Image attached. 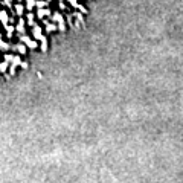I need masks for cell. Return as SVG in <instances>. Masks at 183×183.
I'll list each match as a JSON object with an SVG mask.
<instances>
[{
    "label": "cell",
    "instance_id": "cell-3",
    "mask_svg": "<svg viewBox=\"0 0 183 183\" xmlns=\"http://www.w3.org/2000/svg\"><path fill=\"white\" fill-rule=\"evenodd\" d=\"M46 16H49V17L52 16V11L49 8H37V17L40 20H43Z\"/></svg>",
    "mask_w": 183,
    "mask_h": 183
},
{
    "label": "cell",
    "instance_id": "cell-22",
    "mask_svg": "<svg viewBox=\"0 0 183 183\" xmlns=\"http://www.w3.org/2000/svg\"><path fill=\"white\" fill-rule=\"evenodd\" d=\"M2 5H5V6H8V8H12V0H3Z\"/></svg>",
    "mask_w": 183,
    "mask_h": 183
},
{
    "label": "cell",
    "instance_id": "cell-9",
    "mask_svg": "<svg viewBox=\"0 0 183 183\" xmlns=\"http://www.w3.org/2000/svg\"><path fill=\"white\" fill-rule=\"evenodd\" d=\"M32 35H34L35 40H40V37L43 35V29H41L38 25H34V26H32Z\"/></svg>",
    "mask_w": 183,
    "mask_h": 183
},
{
    "label": "cell",
    "instance_id": "cell-26",
    "mask_svg": "<svg viewBox=\"0 0 183 183\" xmlns=\"http://www.w3.org/2000/svg\"><path fill=\"white\" fill-rule=\"evenodd\" d=\"M47 2H49V3H51V2H52V0H47Z\"/></svg>",
    "mask_w": 183,
    "mask_h": 183
},
{
    "label": "cell",
    "instance_id": "cell-8",
    "mask_svg": "<svg viewBox=\"0 0 183 183\" xmlns=\"http://www.w3.org/2000/svg\"><path fill=\"white\" fill-rule=\"evenodd\" d=\"M47 47H49V44H47V38H46V35L43 34V35L40 37V49H41V52H46Z\"/></svg>",
    "mask_w": 183,
    "mask_h": 183
},
{
    "label": "cell",
    "instance_id": "cell-1",
    "mask_svg": "<svg viewBox=\"0 0 183 183\" xmlns=\"http://www.w3.org/2000/svg\"><path fill=\"white\" fill-rule=\"evenodd\" d=\"M20 41L23 44H26V47H29V49H37L38 47V43L35 40H32L29 35H26V34H20Z\"/></svg>",
    "mask_w": 183,
    "mask_h": 183
},
{
    "label": "cell",
    "instance_id": "cell-27",
    "mask_svg": "<svg viewBox=\"0 0 183 183\" xmlns=\"http://www.w3.org/2000/svg\"><path fill=\"white\" fill-rule=\"evenodd\" d=\"M17 2H23V0H17Z\"/></svg>",
    "mask_w": 183,
    "mask_h": 183
},
{
    "label": "cell",
    "instance_id": "cell-13",
    "mask_svg": "<svg viewBox=\"0 0 183 183\" xmlns=\"http://www.w3.org/2000/svg\"><path fill=\"white\" fill-rule=\"evenodd\" d=\"M51 18H52V21H54V23H58L60 20H63L64 17H63V14H61L60 11H55V12H52Z\"/></svg>",
    "mask_w": 183,
    "mask_h": 183
},
{
    "label": "cell",
    "instance_id": "cell-2",
    "mask_svg": "<svg viewBox=\"0 0 183 183\" xmlns=\"http://www.w3.org/2000/svg\"><path fill=\"white\" fill-rule=\"evenodd\" d=\"M20 63H21L20 55H14V56H12V61L9 63V75H11V76L16 75V69L20 66Z\"/></svg>",
    "mask_w": 183,
    "mask_h": 183
},
{
    "label": "cell",
    "instance_id": "cell-16",
    "mask_svg": "<svg viewBox=\"0 0 183 183\" xmlns=\"http://www.w3.org/2000/svg\"><path fill=\"white\" fill-rule=\"evenodd\" d=\"M8 69H9V63L3 60V61L0 63V73H6V70H8Z\"/></svg>",
    "mask_w": 183,
    "mask_h": 183
},
{
    "label": "cell",
    "instance_id": "cell-18",
    "mask_svg": "<svg viewBox=\"0 0 183 183\" xmlns=\"http://www.w3.org/2000/svg\"><path fill=\"white\" fill-rule=\"evenodd\" d=\"M49 5V2L47 0H35V6L37 8H46Z\"/></svg>",
    "mask_w": 183,
    "mask_h": 183
},
{
    "label": "cell",
    "instance_id": "cell-10",
    "mask_svg": "<svg viewBox=\"0 0 183 183\" xmlns=\"http://www.w3.org/2000/svg\"><path fill=\"white\" fill-rule=\"evenodd\" d=\"M14 14H17L18 17H21V16L25 14V6H23L21 3H16V6H14Z\"/></svg>",
    "mask_w": 183,
    "mask_h": 183
},
{
    "label": "cell",
    "instance_id": "cell-4",
    "mask_svg": "<svg viewBox=\"0 0 183 183\" xmlns=\"http://www.w3.org/2000/svg\"><path fill=\"white\" fill-rule=\"evenodd\" d=\"M43 23H44V28H46V32H47V34H52L55 31H58L56 23H54V21H47V20L43 18Z\"/></svg>",
    "mask_w": 183,
    "mask_h": 183
},
{
    "label": "cell",
    "instance_id": "cell-5",
    "mask_svg": "<svg viewBox=\"0 0 183 183\" xmlns=\"http://www.w3.org/2000/svg\"><path fill=\"white\" fill-rule=\"evenodd\" d=\"M11 47H12V51L18 52L20 55H25L26 52H28V47H26V44H23L21 41H20V43H17V44H14V46H11Z\"/></svg>",
    "mask_w": 183,
    "mask_h": 183
},
{
    "label": "cell",
    "instance_id": "cell-11",
    "mask_svg": "<svg viewBox=\"0 0 183 183\" xmlns=\"http://www.w3.org/2000/svg\"><path fill=\"white\" fill-rule=\"evenodd\" d=\"M26 23H28V26H34V25H35V14H32L31 11H28V16H26Z\"/></svg>",
    "mask_w": 183,
    "mask_h": 183
},
{
    "label": "cell",
    "instance_id": "cell-24",
    "mask_svg": "<svg viewBox=\"0 0 183 183\" xmlns=\"http://www.w3.org/2000/svg\"><path fill=\"white\" fill-rule=\"evenodd\" d=\"M20 67H21V69H28V63H26V61H21V63H20Z\"/></svg>",
    "mask_w": 183,
    "mask_h": 183
},
{
    "label": "cell",
    "instance_id": "cell-7",
    "mask_svg": "<svg viewBox=\"0 0 183 183\" xmlns=\"http://www.w3.org/2000/svg\"><path fill=\"white\" fill-rule=\"evenodd\" d=\"M0 23L3 25V28L9 23V16H8V12H6L5 9H2V11H0Z\"/></svg>",
    "mask_w": 183,
    "mask_h": 183
},
{
    "label": "cell",
    "instance_id": "cell-29",
    "mask_svg": "<svg viewBox=\"0 0 183 183\" xmlns=\"http://www.w3.org/2000/svg\"><path fill=\"white\" fill-rule=\"evenodd\" d=\"M0 37H2V34H0Z\"/></svg>",
    "mask_w": 183,
    "mask_h": 183
},
{
    "label": "cell",
    "instance_id": "cell-15",
    "mask_svg": "<svg viewBox=\"0 0 183 183\" xmlns=\"http://www.w3.org/2000/svg\"><path fill=\"white\" fill-rule=\"evenodd\" d=\"M9 49H11V44H9V43H6V41H3V40H2V37H0V51L6 52V51H9Z\"/></svg>",
    "mask_w": 183,
    "mask_h": 183
},
{
    "label": "cell",
    "instance_id": "cell-21",
    "mask_svg": "<svg viewBox=\"0 0 183 183\" xmlns=\"http://www.w3.org/2000/svg\"><path fill=\"white\" fill-rule=\"evenodd\" d=\"M12 56H14V55H11V54H5L3 60H5V61H8V63H11V61H12Z\"/></svg>",
    "mask_w": 183,
    "mask_h": 183
},
{
    "label": "cell",
    "instance_id": "cell-17",
    "mask_svg": "<svg viewBox=\"0 0 183 183\" xmlns=\"http://www.w3.org/2000/svg\"><path fill=\"white\" fill-rule=\"evenodd\" d=\"M56 28H58V31H61V32H66V21H64V18L63 20H60L58 23H56Z\"/></svg>",
    "mask_w": 183,
    "mask_h": 183
},
{
    "label": "cell",
    "instance_id": "cell-28",
    "mask_svg": "<svg viewBox=\"0 0 183 183\" xmlns=\"http://www.w3.org/2000/svg\"><path fill=\"white\" fill-rule=\"evenodd\" d=\"M58 2H61V0H58Z\"/></svg>",
    "mask_w": 183,
    "mask_h": 183
},
{
    "label": "cell",
    "instance_id": "cell-19",
    "mask_svg": "<svg viewBox=\"0 0 183 183\" xmlns=\"http://www.w3.org/2000/svg\"><path fill=\"white\" fill-rule=\"evenodd\" d=\"M72 17H75L78 21H79V23H84V14H83V12H79V11H78V12H75V14H72Z\"/></svg>",
    "mask_w": 183,
    "mask_h": 183
},
{
    "label": "cell",
    "instance_id": "cell-12",
    "mask_svg": "<svg viewBox=\"0 0 183 183\" xmlns=\"http://www.w3.org/2000/svg\"><path fill=\"white\" fill-rule=\"evenodd\" d=\"M5 31H6V37H8V38H11V37H12V34H14V31H16V26H12V25H9V23H8V25L5 26Z\"/></svg>",
    "mask_w": 183,
    "mask_h": 183
},
{
    "label": "cell",
    "instance_id": "cell-23",
    "mask_svg": "<svg viewBox=\"0 0 183 183\" xmlns=\"http://www.w3.org/2000/svg\"><path fill=\"white\" fill-rule=\"evenodd\" d=\"M58 6H60V9H64V11L67 9V6H66V3H64V0H61V2L58 3Z\"/></svg>",
    "mask_w": 183,
    "mask_h": 183
},
{
    "label": "cell",
    "instance_id": "cell-20",
    "mask_svg": "<svg viewBox=\"0 0 183 183\" xmlns=\"http://www.w3.org/2000/svg\"><path fill=\"white\" fill-rule=\"evenodd\" d=\"M34 6H35V0H26V6H25V8H26L28 11H32Z\"/></svg>",
    "mask_w": 183,
    "mask_h": 183
},
{
    "label": "cell",
    "instance_id": "cell-25",
    "mask_svg": "<svg viewBox=\"0 0 183 183\" xmlns=\"http://www.w3.org/2000/svg\"><path fill=\"white\" fill-rule=\"evenodd\" d=\"M67 2H69V3H70V5H73V3H76V2H78V0H67Z\"/></svg>",
    "mask_w": 183,
    "mask_h": 183
},
{
    "label": "cell",
    "instance_id": "cell-6",
    "mask_svg": "<svg viewBox=\"0 0 183 183\" xmlns=\"http://www.w3.org/2000/svg\"><path fill=\"white\" fill-rule=\"evenodd\" d=\"M26 21H25V18H18L17 21V26H16V31H17L18 34H26Z\"/></svg>",
    "mask_w": 183,
    "mask_h": 183
},
{
    "label": "cell",
    "instance_id": "cell-14",
    "mask_svg": "<svg viewBox=\"0 0 183 183\" xmlns=\"http://www.w3.org/2000/svg\"><path fill=\"white\" fill-rule=\"evenodd\" d=\"M72 6L75 8V9H78L79 12H83V14H87V12H89V11H87V8H86V6H83L81 3H78V2H76V3H73Z\"/></svg>",
    "mask_w": 183,
    "mask_h": 183
}]
</instances>
